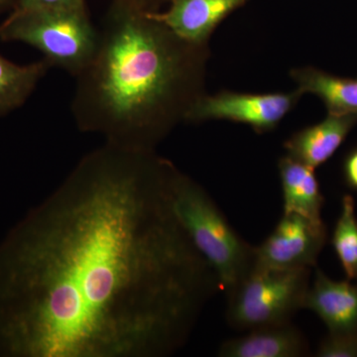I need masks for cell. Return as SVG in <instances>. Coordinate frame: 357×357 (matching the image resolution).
Wrapping results in <instances>:
<instances>
[{"label":"cell","mask_w":357,"mask_h":357,"mask_svg":"<svg viewBox=\"0 0 357 357\" xmlns=\"http://www.w3.org/2000/svg\"><path fill=\"white\" fill-rule=\"evenodd\" d=\"M309 354V344L292 323L262 326L220 345V357H301Z\"/></svg>","instance_id":"8fae6325"},{"label":"cell","mask_w":357,"mask_h":357,"mask_svg":"<svg viewBox=\"0 0 357 357\" xmlns=\"http://www.w3.org/2000/svg\"><path fill=\"white\" fill-rule=\"evenodd\" d=\"M278 169L283 213H297L314 222H323L321 208L325 198L314 169L288 155L279 160Z\"/></svg>","instance_id":"7c38bea8"},{"label":"cell","mask_w":357,"mask_h":357,"mask_svg":"<svg viewBox=\"0 0 357 357\" xmlns=\"http://www.w3.org/2000/svg\"><path fill=\"white\" fill-rule=\"evenodd\" d=\"M119 1L124 2V3L139 8L141 10L155 13V11H159V7L162 4L170 3L172 0H119Z\"/></svg>","instance_id":"d6986e66"},{"label":"cell","mask_w":357,"mask_h":357,"mask_svg":"<svg viewBox=\"0 0 357 357\" xmlns=\"http://www.w3.org/2000/svg\"><path fill=\"white\" fill-rule=\"evenodd\" d=\"M357 123V115L328 114L323 121L301 129L284 143L288 156L316 170L326 163Z\"/></svg>","instance_id":"30bf717a"},{"label":"cell","mask_w":357,"mask_h":357,"mask_svg":"<svg viewBox=\"0 0 357 357\" xmlns=\"http://www.w3.org/2000/svg\"><path fill=\"white\" fill-rule=\"evenodd\" d=\"M331 243L347 280L357 281V217L356 202L349 195L342 198Z\"/></svg>","instance_id":"9a60e30c"},{"label":"cell","mask_w":357,"mask_h":357,"mask_svg":"<svg viewBox=\"0 0 357 357\" xmlns=\"http://www.w3.org/2000/svg\"><path fill=\"white\" fill-rule=\"evenodd\" d=\"M304 309L314 312L328 332L357 330V281H335L317 269Z\"/></svg>","instance_id":"9c48e42d"},{"label":"cell","mask_w":357,"mask_h":357,"mask_svg":"<svg viewBox=\"0 0 357 357\" xmlns=\"http://www.w3.org/2000/svg\"><path fill=\"white\" fill-rule=\"evenodd\" d=\"M178 169L103 143L0 243V357H165L220 282L178 220Z\"/></svg>","instance_id":"6da1fadb"},{"label":"cell","mask_w":357,"mask_h":357,"mask_svg":"<svg viewBox=\"0 0 357 357\" xmlns=\"http://www.w3.org/2000/svg\"><path fill=\"white\" fill-rule=\"evenodd\" d=\"M328 241L324 222L283 213L273 231L255 248V266L296 269L314 267Z\"/></svg>","instance_id":"52a82bcc"},{"label":"cell","mask_w":357,"mask_h":357,"mask_svg":"<svg viewBox=\"0 0 357 357\" xmlns=\"http://www.w3.org/2000/svg\"><path fill=\"white\" fill-rule=\"evenodd\" d=\"M311 268L276 269L255 266L227 296V319L239 331L291 323L304 309Z\"/></svg>","instance_id":"5b68a950"},{"label":"cell","mask_w":357,"mask_h":357,"mask_svg":"<svg viewBox=\"0 0 357 357\" xmlns=\"http://www.w3.org/2000/svg\"><path fill=\"white\" fill-rule=\"evenodd\" d=\"M302 95L312 93L323 100L328 114L357 115V79L333 76L314 68L291 72Z\"/></svg>","instance_id":"4fadbf2b"},{"label":"cell","mask_w":357,"mask_h":357,"mask_svg":"<svg viewBox=\"0 0 357 357\" xmlns=\"http://www.w3.org/2000/svg\"><path fill=\"white\" fill-rule=\"evenodd\" d=\"M173 202L188 236L227 297L255 268V248L237 234L206 190L180 170L174 180Z\"/></svg>","instance_id":"3957f363"},{"label":"cell","mask_w":357,"mask_h":357,"mask_svg":"<svg viewBox=\"0 0 357 357\" xmlns=\"http://www.w3.org/2000/svg\"><path fill=\"white\" fill-rule=\"evenodd\" d=\"M208 58L206 45L189 43L151 13L112 0L95 56L75 77L77 129L122 149L156 151L204 95Z\"/></svg>","instance_id":"7a4b0ae2"},{"label":"cell","mask_w":357,"mask_h":357,"mask_svg":"<svg viewBox=\"0 0 357 357\" xmlns=\"http://www.w3.org/2000/svg\"><path fill=\"white\" fill-rule=\"evenodd\" d=\"M0 40L34 47L52 68L76 77L93 60L100 40L86 6L13 9L0 23Z\"/></svg>","instance_id":"277c9868"},{"label":"cell","mask_w":357,"mask_h":357,"mask_svg":"<svg viewBox=\"0 0 357 357\" xmlns=\"http://www.w3.org/2000/svg\"><path fill=\"white\" fill-rule=\"evenodd\" d=\"M15 0H0V15H2L7 9L13 8Z\"/></svg>","instance_id":"ffe728a7"},{"label":"cell","mask_w":357,"mask_h":357,"mask_svg":"<svg viewBox=\"0 0 357 357\" xmlns=\"http://www.w3.org/2000/svg\"><path fill=\"white\" fill-rule=\"evenodd\" d=\"M302 96L298 89L292 93H204L192 105L185 121H229L248 124L258 133L269 132L278 126Z\"/></svg>","instance_id":"8992f818"},{"label":"cell","mask_w":357,"mask_h":357,"mask_svg":"<svg viewBox=\"0 0 357 357\" xmlns=\"http://www.w3.org/2000/svg\"><path fill=\"white\" fill-rule=\"evenodd\" d=\"M344 178L347 187L354 191H357V147L345 157Z\"/></svg>","instance_id":"ac0fdd59"},{"label":"cell","mask_w":357,"mask_h":357,"mask_svg":"<svg viewBox=\"0 0 357 357\" xmlns=\"http://www.w3.org/2000/svg\"><path fill=\"white\" fill-rule=\"evenodd\" d=\"M318 357H357V330L328 332L317 349Z\"/></svg>","instance_id":"2e32d148"},{"label":"cell","mask_w":357,"mask_h":357,"mask_svg":"<svg viewBox=\"0 0 357 357\" xmlns=\"http://www.w3.org/2000/svg\"><path fill=\"white\" fill-rule=\"evenodd\" d=\"M86 6V0H15L13 9L64 8Z\"/></svg>","instance_id":"e0dca14e"},{"label":"cell","mask_w":357,"mask_h":357,"mask_svg":"<svg viewBox=\"0 0 357 357\" xmlns=\"http://www.w3.org/2000/svg\"><path fill=\"white\" fill-rule=\"evenodd\" d=\"M246 0H172L166 11L151 13L185 41L206 45L215 28Z\"/></svg>","instance_id":"ba28073f"},{"label":"cell","mask_w":357,"mask_h":357,"mask_svg":"<svg viewBox=\"0 0 357 357\" xmlns=\"http://www.w3.org/2000/svg\"><path fill=\"white\" fill-rule=\"evenodd\" d=\"M51 68L45 59L18 65L0 55V117L22 107Z\"/></svg>","instance_id":"5bb4252c"}]
</instances>
